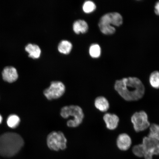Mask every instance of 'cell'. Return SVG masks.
Segmentation results:
<instances>
[{
  "instance_id": "6da1fadb",
  "label": "cell",
  "mask_w": 159,
  "mask_h": 159,
  "mask_svg": "<svg viewBox=\"0 0 159 159\" xmlns=\"http://www.w3.org/2000/svg\"><path fill=\"white\" fill-rule=\"evenodd\" d=\"M114 89L125 100L135 101L140 100L144 96V85L138 77H125L115 81Z\"/></svg>"
},
{
  "instance_id": "7a4b0ae2",
  "label": "cell",
  "mask_w": 159,
  "mask_h": 159,
  "mask_svg": "<svg viewBox=\"0 0 159 159\" xmlns=\"http://www.w3.org/2000/svg\"><path fill=\"white\" fill-rule=\"evenodd\" d=\"M24 145V141L19 134L7 132L0 136V155L11 157L18 153Z\"/></svg>"
},
{
  "instance_id": "3957f363",
  "label": "cell",
  "mask_w": 159,
  "mask_h": 159,
  "mask_svg": "<svg viewBox=\"0 0 159 159\" xmlns=\"http://www.w3.org/2000/svg\"><path fill=\"white\" fill-rule=\"evenodd\" d=\"M123 22V17L116 12L105 14L99 20L98 26L101 32L105 35L114 34L116 32L114 26L119 27Z\"/></svg>"
},
{
  "instance_id": "277c9868",
  "label": "cell",
  "mask_w": 159,
  "mask_h": 159,
  "mask_svg": "<svg viewBox=\"0 0 159 159\" xmlns=\"http://www.w3.org/2000/svg\"><path fill=\"white\" fill-rule=\"evenodd\" d=\"M61 115L63 118H68L72 117V119L67 122V126L75 128L82 123L84 118V114L82 108L77 105L65 106L61 108Z\"/></svg>"
},
{
  "instance_id": "5b68a950",
  "label": "cell",
  "mask_w": 159,
  "mask_h": 159,
  "mask_svg": "<svg viewBox=\"0 0 159 159\" xmlns=\"http://www.w3.org/2000/svg\"><path fill=\"white\" fill-rule=\"evenodd\" d=\"M67 140L64 134L62 132H52L47 138V144L51 150L58 151L65 150L67 147Z\"/></svg>"
},
{
  "instance_id": "8992f818",
  "label": "cell",
  "mask_w": 159,
  "mask_h": 159,
  "mask_svg": "<svg viewBox=\"0 0 159 159\" xmlns=\"http://www.w3.org/2000/svg\"><path fill=\"white\" fill-rule=\"evenodd\" d=\"M131 121L134 130L137 132L147 130L151 125L148 120V115L144 111L135 112L131 116Z\"/></svg>"
},
{
  "instance_id": "52a82bcc",
  "label": "cell",
  "mask_w": 159,
  "mask_h": 159,
  "mask_svg": "<svg viewBox=\"0 0 159 159\" xmlns=\"http://www.w3.org/2000/svg\"><path fill=\"white\" fill-rule=\"evenodd\" d=\"M144 151L145 159H152L154 155H159V142L148 136L143 139L142 143Z\"/></svg>"
},
{
  "instance_id": "ba28073f",
  "label": "cell",
  "mask_w": 159,
  "mask_h": 159,
  "mask_svg": "<svg viewBox=\"0 0 159 159\" xmlns=\"http://www.w3.org/2000/svg\"><path fill=\"white\" fill-rule=\"evenodd\" d=\"M65 86L62 82L59 81H53L50 86L43 91V94L49 100L58 99L64 94L65 92Z\"/></svg>"
},
{
  "instance_id": "9c48e42d",
  "label": "cell",
  "mask_w": 159,
  "mask_h": 159,
  "mask_svg": "<svg viewBox=\"0 0 159 159\" xmlns=\"http://www.w3.org/2000/svg\"><path fill=\"white\" fill-rule=\"evenodd\" d=\"M116 143V146L119 150L126 151L128 150L132 145V139L126 133H122L117 137Z\"/></svg>"
},
{
  "instance_id": "30bf717a",
  "label": "cell",
  "mask_w": 159,
  "mask_h": 159,
  "mask_svg": "<svg viewBox=\"0 0 159 159\" xmlns=\"http://www.w3.org/2000/svg\"><path fill=\"white\" fill-rule=\"evenodd\" d=\"M103 120L107 128L111 130H114L118 128L120 120L118 115L109 113H106L104 115Z\"/></svg>"
},
{
  "instance_id": "8fae6325",
  "label": "cell",
  "mask_w": 159,
  "mask_h": 159,
  "mask_svg": "<svg viewBox=\"0 0 159 159\" xmlns=\"http://www.w3.org/2000/svg\"><path fill=\"white\" fill-rule=\"evenodd\" d=\"M2 78L8 83L15 82L18 78V74L16 69L13 66H7L3 69L2 72Z\"/></svg>"
},
{
  "instance_id": "7c38bea8",
  "label": "cell",
  "mask_w": 159,
  "mask_h": 159,
  "mask_svg": "<svg viewBox=\"0 0 159 159\" xmlns=\"http://www.w3.org/2000/svg\"><path fill=\"white\" fill-rule=\"evenodd\" d=\"M94 105L98 110L101 112H107L110 108V104L107 98L103 96L97 97L95 99Z\"/></svg>"
},
{
  "instance_id": "4fadbf2b",
  "label": "cell",
  "mask_w": 159,
  "mask_h": 159,
  "mask_svg": "<svg viewBox=\"0 0 159 159\" xmlns=\"http://www.w3.org/2000/svg\"><path fill=\"white\" fill-rule=\"evenodd\" d=\"M25 50L29 53V56L32 58H38L41 55V49L37 45L29 43L25 47Z\"/></svg>"
},
{
  "instance_id": "5bb4252c",
  "label": "cell",
  "mask_w": 159,
  "mask_h": 159,
  "mask_svg": "<svg viewBox=\"0 0 159 159\" xmlns=\"http://www.w3.org/2000/svg\"><path fill=\"white\" fill-rule=\"evenodd\" d=\"M88 24L84 20H77L73 23V30L77 34L85 33L88 30Z\"/></svg>"
},
{
  "instance_id": "9a60e30c",
  "label": "cell",
  "mask_w": 159,
  "mask_h": 159,
  "mask_svg": "<svg viewBox=\"0 0 159 159\" xmlns=\"http://www.w3.org/2000/svg\"><path fill=\"white\" fill-rule=\"evenodd\" d=\"M72 45L71 43L67 40H62L59 43L58 49L59 52L63 54H68L72 49Z\"/></svg>"
},
{
  "instance_id": "2e32d148",
  "label": "cell",
  "mask_w": 159,
  "mask_h": 159,
  "mask_svg": "<svg viewBox=\"0 0 159 159\" xmlns=\"http://www.w3.org/2000/svg\"><path fill=\"white\" fill-rule=\"evenodd\" d=\"M149 129V132L147 136L159 142V125L156 124H151Z\"/></svg>"
},
{
  "instance_id": "e0dca14e",
  "label": "cell",
  "mask_w": 159,
  "mask_h": 159,
  "mask_svg": "<svg viewBox=\"0 0 159 159\" xmlns=\"http://www.w3.org/2000/svg\"><path fill=\"white\" fill-rule=\"evenodd\" d=\"M7 122L8 126L10 128H15L20 124V119L17 115L11 114L7 117Z\"/></svg>"
},
{
  "instance_id": "ac0fdd59",
  "label": "cell",
  "mask_w": 159,
  "mask_h": 159,
  "mask_svg": "<svg viewBox=\"0 0 159 159\" xmlns=\"http://www.w3.org/2000/svg\"><path fill=\"white\" fill-rule=\"evenodd\" d=\"M149 83L151 86L155 89H159V71H154L149 77Z\"/></svg>"
},
{
  "instance_id": "d6986e66",
  "label": "cell",
  "mask_w": 159,
  "mask_h": 159,
  "mask_svg": "<svg viewBox=\"0 0 159 159\" xmlns=\"http://www.w3.org/2000/svg\"><path fill=\"white\" fill-rule=\"evenodd\" d=\"M89 53L93 58H98L101 54V48L98 44L94 43L91 45L89 49Z\"/></svg>"
},
{
  "instance_id": "ffe728a7",
  "label": "cell",
  "mask_w": 159,
  "mask_h": 159,
  "mask_svg": "<svg viewBox=\"0 0 159 159\" xmlns=\"http://www.w3.org/2000/svg\"><path fill=\"white\" fill-rule=\"evenodd\" d=\"M132 152L135 156L139 158L144 157V151L142 143L135 145L133 147Z\"/></svg>"
},
{
  "instance_id": "44dd1931",
  "label": "cell",
  "mask_w": 159,
  "mask_h": 159,
  "mask_svg": "<svg viewBox=\"0 0 159 159\" xmlns=\"http://www.w3.org/2000/svg\"><path fill=\"white\" fill-rule=\"evenodd\" d=\"M96 7L95 3L90 1H85L83 7V11L86 13L92 12L94 11Z\"/></svg>"
},
{
  "instance_id": "7402d4cb",
  "label": "cell",
  "mask_w": 159,
  "mask_h": 159,
  "mask_svg": "<svg viewBox=\"0 0 159 159\" xmlns=\"http://www.w3.org/2000/svg\"><path fill=\"white\" fill-rule=\"evenodd\" d=\"M154 12L156 15L159 16V1L157 2L155 5Z\"/></svg>"
},
{
  "instance_id": "603a6c76",
  "label": "cell",
  "mask_w": 159,
  "mask_h": 159,
  "mask_svg": "<svg viewBox=\"0 0 159 159\" xmlns=\"http://www.w3.org/2000/svg\"><path fill=\"white\" fill-rule=\"evenodd\" d=\"M3 120V118L2 116V115L0 114V124H1Z\"/></svg>"
}]
</instances>
